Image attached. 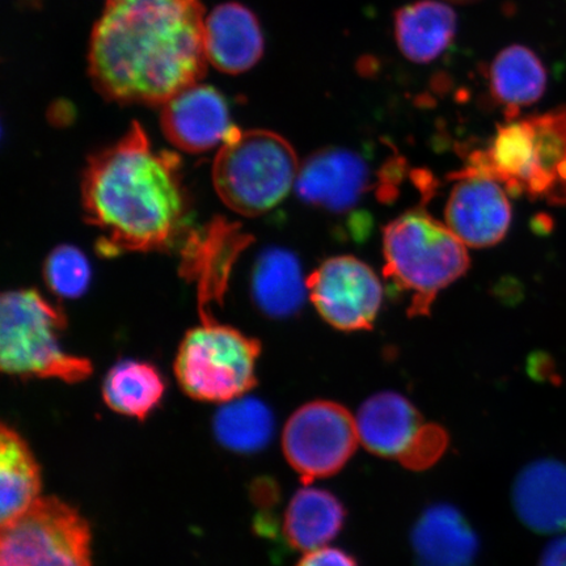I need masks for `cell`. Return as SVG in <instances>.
<instances>
[{
  "mask_svg": "<svg viewBox=\"0 0 566 566\" xmlns=\"http://www.w3.org/2000/svg\"><path fill=\"white\" fill-rule=\"evenodd\" d=\"M208 62L200 0H108L92 32L90 75L112 102L163 105Z\"/></svg>",
  "mask_w": 566,
  "mask_h": 566,
  "instance_id": "6da1fadb",
  "label": "cell"
},
{
  "mask_svg": "<svg viewBox=\"0 0 566 566\" xmlns=\"http://www.w3.org/2000/svg\"><path fill=\"white\" fill-rule=\"evenodd\" d=\"M87 222L104 256L168 250L186 235L190 201L180 159L157 151L138 123L88 160L82 181Z\"/></svg>",
  "mask_w": 566,
  "mask_h": 566,
  "instance_id": "7a4b0ae2",
  "label": "cell"
},
{
  "mask_svg": "<svg viewBox=\"0 0 566 566\" xmlns=\"http://www.w3.org/2000/svg\"><path fill=\"white\" fill-rule=\"evenodd\" d=\"M467 168L499 181L509 196L566 205V105L506 122Z\"/></svg>",
  "mask_w": 566,
  "mask_h": 566,
  "instance_id": "3957f363",
  "label": "cell"
},
{
  "mask_svg": "<svg viewBox=\"0 0 566 566\" xmlns=\"http://www.w3.org/2000/svg\"><path fill=\"white\" fill-rule=\"evenodd\" d=\"M448 224L423 208L384 229L385 277L410 294L409 316H428L437 295L469 271V251Z\"/></svg>",
  "mask_w": 566,
  "mask_h": 566,
  "instance_id": "277c9868",
  "label": "cell"
},
{
  "mask_svg": "<svg viewBox=\"0 0 566 566\" xmlns=\"http://www.w3.org/2000/svg\"><path fill=\"white\" fill-rule=\"evenodd\" d=\"M301 163L294 147L271 130L233 127L212 165V184L221 201L244 217L277 207L295 187Z\"/></svg>",
  "mask_w": 566,
  "mask_h": 566,
  "instance_id": "5b68a950",
  "label": "cell"
},
{
  "mask_svg": "<svg viewBox=\"0 0 566 566\" xmlns=\"http://www.w3.org/2000/svg\"><path fill=\"white\" fill-rule=\"evenodd\" d=\"M65 313L33 289L12 290L0 301V367L11 377L77 384L92 373L88 359L63 349Z\"/></svg>",
  "mask_w": 566,
  "mask_h": 566,
  "instance_id": "8992f818",
  "label": "cell"
},
{
  "mask_svg": "<svg viewBox=\"0 0 566 566\" xmlns=\"http://www.w3.org/2000/svg\"><path fill=\"white\" fill-rule=\"evenodd\" d=\"M188 332L175 359V375L189 398L224 405L256 386L258 339L202 314Z\"/></svg>",
  "mask_w": 566,
  "mask_h": 566,
  "instance_id": "52a82bcc",
  "label": "cell"
},
{
  "mask_svg": "<svg viewBox=\"0 0 566 566\" xmlns=\"http://www.w3.org/2000/svg\"><path fill=\"white\" fill-rule=\"evenodd\" d=\"M0 566H92L88 523L65 502L41 497L2 526Z\"/></svg>",
  "mask_w": 566,
  "mask_h": 566,
  "instance_id": "ba28073f",
  "label": "cell"
},
{
  "mask_svg": "<svg viewBox=\"0 0 566 566\" xmlns=\"http://www.w3.org/2000/svg\"><path fill=\"white\" fill-rule=\"evenodd\" d=\"M359 441L348 409L329 400L296 409L282 436L283 454L304 484L336 475L349 462Z\"/></svg>",
  "mask_w": 566,
  "mask_h": 566,
  "instance_id": "9c48e42d",
  "label": "cell"
},
{
  "mask_svg": "<svg viewBox=\"0 0 566 566\" xmlns=\"http://www.w3.org/2000/svg\"><path fill=\"white\" fill-rule=\"evenodd\" d=\"M307 287L318 315L344 332L371 329L384 302L378 275L352 256L325 260L310 274Z\"/></svg>",
  "mask_w": 566,
  "mask_h": 566,
  "instance_id": "30bf717a",
  "label": "cell"
},
{
  "mask_svg": "<svg viewBox=\"0 0 566 566\" xmlns=\"http://www.w3.org/2000/svg\"><path fill=\"white\" fill-rule=\"evenodd\" d=\"M444 209V223L470 248L499 244L512 223L509 195L499 181L464 168L455 174Z\"/></svg>",
  "mask_w": 566,
  "mask_h": 566,
  "instance_id": "8fae6325",
  "label": "cell"
},
{
  "mask_svg": "<svg viewBox=\"0 0 566 566\" xmlns=\"http://www.w3.org/2000/svg\"><path fill=\"white\" fill-rule=\"evenodd\" d=\"M373 188L369 163L342 147H325L301 165L296 195L317 209L343 214L353 210Z\"/></svg>",
  "mask_w": 566,
  "mask_h": 566,
  "instance_id": "7c38bea8",
  "label": "cell"
},
{
  "mask_svg": "<svg viewBox=\"0 0 566 566\" xmlns=\"http://www.w3.org/2000/svg\"><path fill=\"white\" fill-rule=\"evenodd\" d=\"M160 124L174 146L193 154L222 146L235 127L223 95L200 82L161 105Z\"/></svg>",
  "mask_w": 566,
  "mask_h": 566,
  "instance_id": "4fadbf2b",
  "label": "cell"
},
{
  "mask_svg": "<svg viewBox=\"0 0 566 566\" xmlns=\"http://www.w3.org/2000/svg\"><path fill=\"white\" fill-rule=\"evenodd\" d=\"M513 504L523 525L537 534L566 531V465L542 459L530 463L515 479Z\"/></svg>",
  "mask_w": 566,
  "mask_h": 566,
  "instance_id": "5bb4252c",
  "label": "cell"
},
{
  "mask_svg": "<svg viewBox=\"0 0 566 566\" xmlns=\"http://www.w3.org/2000/svg\"><path fill=\"white\" fill-rule=\"evenodd\" d=\"M417 566H473L479 554L475 531L457 507L438 504L427 509L412 530Z\"/></svg>",
  "mask_w": 566,
  "mask_h": 566,
  "instance_id": "9a60e30c",
  "label": "cell"
},
{
  "mask_svg": "<svg viewBox=\"0 0 566 566\" xmlns=\"http://www.w3.org/2000/svg\"><path fill=\"white\" fill-rule=\"evenodd\" d=\"M205 49L212 66L240 74L260 61L264 38L258 19L239 3L218 6L205 20Z\"/></svg>",
  "mask_w": 566,
  "mask_h": 566,
  "instance_id": "2e32d148",
  "label": "cell"
},
{
  "mask_svg": "<svg viewBox=\"0 0 566 566\" xmlns=\"http://www.w3.org/2000/svg\"><path fill=\"white\" fill-rule=\"evenodd\" d=\"M419 410L405 396L385 391L371 396L357 415L359 441L373 454L399 458L421 427Z\"/></svg>",
  "mask_w": 566,
  "mask_h": 566,
  "instance_id": "e0dca14e",
  "label": "cell"
},
{
  "mask_svg": "<svg viewBox=\"0 0 566 566\" xmlns=\"http://www.w3.org/2000/svg\"><path fill=\"white\" fill-rule=\"evenodd\" d=\"M346 509L337 495L322 488H303L289 502L283 535L295 549L310 552L327 546L345 526Z\"/></svg>",
  "mask_w": 566,
  "mask_h": 566,
  "instance_id": "ac0fdd59",
  "label": "cell"
},
{
  "mask_svg": "<svg viewBox=\"0 0 566 566\" xmlns=\"http://www.w3.org/2000/svg\"><path fill=\"white\" fill-rule=\"evenodd\" d=\"M457 33V15L437 0H419L395 15V38L400 52L415 63L434 61L451 45Z\"/></svg>",
  "mask_w": 566,
  "mask_h": 566,
  "instance_id": "d6986e66",
  "label": "cell"
},
{
  "mask_svg": "<svg viewBox=\"0 0 566 566\" xmlns=\"http://www.w3.org/2000/svg\"><path fill=\"white\" fill-rule=\"evenodd\" d=\"M252 295L268 316L283 318L300 313L308 287L295 254L283 248L261 253L253 268Z\"/></svg>",
  "mask_w": 566,
  "mask_h": 566,
  "instance_id": "ffe728a7",
  "label": "cell"
},
{
  "mask_svg": "<svg viewBox=\"0 0 566 566\" xmlns=\"http://www.w3.org/2000/svg\"><path fill=\"white\" fill-rule=\"evenodd\" d=\"M488 76L493 101L504 108L506 122L518 118L522 108L539 102L547 87V71L542 61L522 45L509 46L495 55Z\"/></svg>",
  "mask_w": 566,
  "mask_h": 566,
  "instance_id": "44dd1931",
  "label": "cell"
},
{
  "mask_svg": "<svg viewBox=\"0 0 566 566\" xmlns=\"http://www.w3.org/2000/svg\"><path fill=\"white\" fill-rule=\"evenodd\" d=\"M41 470L33 452L15 429H0V523L24 514L41 499Z\"/></svg>",
  "mask_w": 566,
  "mask_h": 566,
  "instance_id": "7402d4cb",
  "label": "cell"
},
{
  "mask_svg": "<svg viewBox=\"0 0 566 566\" xmlns=\"http://www.w3.org/2000/svg\"><path fill=\"white\" fill-rule=\"evenodd\" d=\"M161 374L140 360H122L106 374L103 384L105 405L130 419L146 420L165 398Z\"/></svg>",
  "mask_w": 566,
  "mask_h": 566,
  "instance_id": "603a6c76",
  "label": "cell"
},
{
  "mask_svg": "<svg viewBox=\"0 0 566 566\" xmlns=\"http://www.w3.org/2000/svg\"><path fill=\"white\" fill-rule=\"evenodd\" d=\"M212 428L218 442L226 449L252 454L271 442L274 417L265 402L242 396L224 402L214 417Z\"/></svg>",
  "mask_w": 566,
  "mask_h": 566,
  "instance_id": "cb8c5ba5",
  "label": "cell"
},
{
  "mask_svg": "<svg viewBox=\"0 0 566 566\" xmlns=\"http://www.w3.org/2000/svg\"><path fill=\"white\" fill-rule=\"evenodd\" d=\"M44 279L54 294L77 298L90 286L91 266L86 254L73 245L56 247L45 261Z\"/></svg>",
  "mask_w": 566,
  "mask_h": 566,
  "instance_id": "d4e9b609",
  "label": "cell"
},
{
  "mask_svg": "<svg viewBox=\"0 0 566 566\" xmlns=\"http://www.w3.org/2000/svg\"><path fill=\"white\" fill-rule=\"evenodd\" d=\"M450 438L440 424H421L420 429L409 442L407 449L399 457L400 463L410 471L429 470L440 462L448 451Z\"/></svg>",
  "mask_w": 566,
  "mask_h": 566,
  "instance_id": "484cf974",
  "label": "cell"
},
{
  "mask_svg": "<svg viewBox=\"0 0 566 566\" xmlns=\"http://www.w3.org/2000/svg\"><path fill=\"white\" fill-rule=\"evenodd\" d=\"M296 566H358V563L344 549L322 547L307 552Z\"/></svg>",
  "mask_w": 566,
  "mask_h": 566,
  "instance_id": "4316f807",
  "label": "cell"
},
{
  "mask_svg": "<svg viewBox=\"0 0 566 566\" xmlns=\"http://www.w3.org/2000/svg\"><path fill=\"white\" fill-rule=\"evenodd\" d=\"M539 566H566V536L557 537L544 549Z\"/></svg>",
  "mask_w": 566,
  "mask_h": 566,
  "instance_id": "83f0119b",
  "label": "cell"
},
{
  "mask_svg": "<svg viewBox=\"0 0 566 566\" xmlns=\"http://www.w3.org/2000/svg\"><path fill=\"white\" fill-rule=\"evenodd\" d=\"M449 2H452V3H472V2H476V0H449Z\"/></svg>",
  "mask_w": 566,
  "mask_h": 566,
  "instance_id": "f1b7e54d",
  "label": "cell"
}]
</instances>
